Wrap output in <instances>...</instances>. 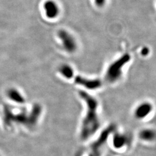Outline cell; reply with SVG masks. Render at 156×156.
<instances>
[{"label":"cell","mask_w":156,"mask_h":156,"mask_svg":"<svg viewBox=\"0 0 156 156\" xmlns=\"http://www.w3.org/2000/svg\"><path fill=\"white\" fill-rule=\"evenodd\" d=\"M59 72L62 76L67 79H71L74 76V70L73 67L67 64H63L59 67Z\"/></svg>","instance_id":"12"},{"label":"cell","mask_w":156,"mask_h":156,"mask_svg":"<svg viewBox=\"0 0 156 156\" xmlns=\"http://www.w3.org/2000/svg\"><path fill=\"white\" fill-rule=\"evenodd\" d=\"M137 136L138 140L142 143L154 144L156 142V129L149 127L142 128L138 131Z\"/></svg>","instance_id":"9"},{"label":"cell","mask_w":156,"mask_h":156,"mask_svg":"<svg viewBox=\"0 0 156 156\" xmlns=\"http://www.w3.org/2000/svg\"><path fill=\"white\" fill-rule=\"evenodd\" d=\"M57 37L62 42L64 50L68 53H73L78 49V44L73 35L64 29L59 30Z\"/></svg>","instance_id":"5"},{"label":"cell","mask_w":156,"mask_h":156,"mask_svg":"<svg viewBox=\"0 0 156 156\" xmlns=\"http://www.w3.org/2000/svg\"><path fill=\"white\" fill-rule=\"evenodd\" d=\"M6 95L10 100L18 105H23L26 102L24 95L19 90L15 88H11L8 90Z\"/></svg>","instance_id":"11"},{"label":"cell","mask_w":156,"mask_h":156,"mask_svg":"<svg viewBox=\"0 0 156 156\" xmlns=\"http://www.w3.org/2000/svg\"><path fill=\"white\" fill-rule=\"evenodd\" d=\"M79 96L85 105L83 116L80 124L79 136L81 140L87 141L94 137L101 128L99 102L95 97L84 90L79 91Z\"/></svg>","instance_id":"1"},{"label":"cell","mask_w":156,"mask_h":156,"mask_svg":"<svg viewBox=\"0 0 156 156\" xmlns=\"http://www.w3.org/2000/svg\"><path fill=\"white\" fill-rule=\"evenodd\" d=\"M45 15L49 19H55L60 14V8L55 0H46L44 3Z\"/></svg>","instance_id":"10"},{"label":"cell","mask_w":156,"mask_h":156,"mask_svg":"<svg viewBox=\"0 0 156 156\" xmlns=\"http://www.w3.org/2000/svg\"><path fill=\"white\" fill-rule=\"evenodd\" d=\"M42 112V106L38 104H34L30 111L23 109L16 112L10 106L6 105L3 109L4 124L7 127L17 124L27 128H33L38 124Z\"/></svg>","instance_id":"2"},{"label":"cell","mask_w":156,"mask_h":156,"mask_svg":"<svg viewBox=\"0 0 156 156\" xmlns=\"http://www.w3.org/2000/svg\"><path fill=\"white\" fill-rule=\"evenodd\" d=\"M131 56L125 53L112 62L106 69L105 79L109 83L113 84L118 82L123 76V69L131 61Z\"/></svg>","instance_id":"3"},{"label":"cell","mask_w":156,"mask_h":156,"mask_svg":"<svg viewBox=\"0 0 156 156\" xmlns=\"http://www.w3.org/2000/svg\"><path fill=\"white\" fill-rule=\"evenodd\" d=\"M153 111V104L150 101H144L134 108L133 117L137 121H144L151 116Z\"/></svg>","instance_id":"6"},{"label":"cell","mask_w":156,"mask_h":156,"mask_svg":"<svg viewBox=\"0 0 156 156\" xmlns=\"http://www.w3.org/2000/svg\"><path fill=\"white\" fill-rule=\"evenodd\" d=\"M95 5L98 8H102L105 6L107 0H93Z\"/></svg>","instance_id":"13"},{"label":"cell","mask_w":156,"mask_h":156,"mask_svg":"<svg viewBox=\"0 0 156 156\" xmlns=\"http://www.w3.org/2000/svg\"><path fill=\"white\" fill-rule=\"evenodd\" d=\"M110 138H111L112 147L116 151H121L124 149L129 142L127 134L120 131H116L115 129L112 131Z\"/></svg>","instance_id":"7"},{"label":"cell","mask_w":156,"mask_h":156,"mask_svg":"<svg viewBox=\"0 0 156 156\" xmlns=\"http://www.w3.org/2000/svg\"><path fill=\"white\" fill-rule=\"evenodd\" d=\"M75 82L79 86H83L89 90L99 89L102 86V82L97 78H87L78 75L75 78Z\"/></svg>","instance_id":"8"},{"label":"cell","mask_w":156,"mask_h":156,"mask_svg":"<svg viewBox=\"0 0 156 156\" xmlns=\"http://www.w3.org/2000/svg\"><path fill=\"white\" fill-rule=\"evenodd\" d=\"M149 53H150V49L146 46L142 48V49L140 50V55L142 56L146 57L149 55Z\"/></svg>","instance_id":"14"},{"label":"cell","mask_w":156,"mask_h":156,"mask_svg":"<svg viewBox=\"0 0 156 156\" xmlns=\"http://www.w3.org/2000/svg\"><path fill=\"white\" fill-rule=\"evenodd\" d=\"M115 128L108 127L105 130L101 133L100 136L90 147L89 154L88 156H100L102 149L107 143L108 140L110 138L111 134Z\"/></svg>","instance_id":"4"}]
</instances>
